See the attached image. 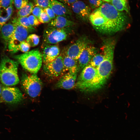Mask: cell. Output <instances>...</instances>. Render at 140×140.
Segmentation results:
<instances>
[{"mask_svg": "<svg viewBox=\"0 0 140 140\" xmlns=\"http://www.w3.org/2000/svg\"><path fill=\"white\" fill-rule=\"evenodd\" d=\"M96 31L111 35L124 30L129 24L127 15L111 4L103 3L92 12L89 20Z\"/></svg>", "mask_w": 140, "mask_h": 140, "instance_id": "1", "label": "cell"}, {"mask_svg": "<svg viewBox=\"0 0 140 140\" xmlns=\"http://www.w3.org/2000/svg\"><path fill=\"white\" fill-rule=\"evenodd\" d=\"M17 62L8 57H4L0 63V81L4 86H10L18 84Z\"/></svg>", "mask_w": 140, "mask_h": 140, "instance_id": "2", "label": "cell"}, {"mask_svg": "<svg viewBox=\"0 0 140 140\" xmlns=\"http://www.w3.org/2000/svg\"><path fill=\"white\" fill-rule=\"evenodd\" d=\"M14 58L23 68L32 74L37 73L41 67L43 62L42 53L37 49L15 55Z\"/></svg>", "mask_w": 140, "mask_h": 140, "instance_id": "3", "label": "cell"}, {"mask_svg": "<svg viewBox=\"0 0 140 140\" xmlns=\"http://www.w3.org/2000/svg\"><path fill=\"white\" fill-rule=\"evenodd\" d=\"M97 73V68L88 64L82 69L78 78L76 86L82 91L92 92L94 81Z\"/></svg>", "mask_w": 140, "mask_h": 140, "instance_id": "4", "label": "cell"}, {"mask_svg": "<svg viewBox=\"0 0 140 140\" xmlns=\"http://www.w3.org/2000/svg\"><path fill=\"white\" fill-rule=\"evenodd\" d=\"M71 27L58 28L48 26L45 30L43 33L44 43L55 44L66 40L71 32Z\"/></svg>", "mask_w": 140, "mask_h": 140, "instance_id": "5", "label": "cell"}, {"mask_svg": "<svg viewBox=\"0 0 140 140\" xmlns=\"http://www.w3.org/2000/svg\"><path fill=\"white\" fill-rule=\"evenodd\" d=\"M21 83L22 88L31 97L35 98L40 94L42 83L36 74L24 75L22 78Z\"/></svg>", "mask_w": 140, "mask_h": 140, "instance_id": "6", "label": "cell"}, {"mask_svg": "<svg viewBox=\"0 0 140 140\" xmlns=\"http://www.w3.org/2000/svg\"><path fill=\"white\" fill-rule=\"evenodd\" d=\"M13 23L16 26L15 29L7 46L9 51L13 53L19 51L20 44L26 39L29 32L23 26Z\"/></svg>", "mask_w": 140, "mask_h": 140, "instance_id": "7", "label": "cell"}, {"mask_svg": "<svg viewBox=\"0 0 140 140\" xmlns=\"http://www.w3.org/2000/svg\"><path fill=\"white\" fill-rule=\"evenodd\" d=\"M43 69L45 73L51 78H56L64 75L67 71L64 66L61 54L52 61L44 64Z\"/></svg>", "mask_w": 140, "mask_h": 140, "instance_id": "8", "label": "cell"}, {"mask_svg": "<svg viewBox=\"0 0 140 140\" xmlns=\"http://www.w3.org/2000/svg\"><path fill=\"white\" fill-rule=\"evenodd\" d=\"M23 95L17 87L4 86L2 87L1 95V103L16 104L22 100Z\"/></svg>", "mask_w": 140, "mask_h": 140, "instance_id": "9", "label": "cell"}, {"mask_svg": "<svg viewBox=\"0 0 140 140\" xmlns=\"http://www.w3.org/2000/svg\"><path fill=\"white\" fill-rule=\"evenodd\" d=\"M87 38L82 37L70 45L63 52L67 56L77 60L82 51L88 45Z\"/></svg>", "mask_w": 140, "mask_h": 140, "instance_id": "10", "label": "cell"}, {"mask_svg": "<svg viewBox=\"0 0 140 140\" xmlns=\"http://www.w3.org/2000/svg\"><path fill=\"white\" fill-rule=\"evenodd\" d=\"M42 47L43 61L44 64L52 61L59 55L60 50L57 45L44 43Z\"/></svg>", "mask_w": 140, "mask_h": 140, "instance_id": "11", "label": "cell"}, {"mask_svg": "<svg viewBox=\"0 0 140 140\" xmlns=\"http://www.w3.org/2000/svg\"><path fill=\"white\" fill-rule=\"evenodd\" d=\"M72 9L73 12L80 19L84 21L89 20L91 13V9L83 2L77 1L72 5Z\"/></svg>", "mask_w": 140, "mask_h": 140, "instance_id": "12", "label": "cell"}, {"mask_svg": "<svg viewBox=\"0 0 140 140\" xmlns=\"http://www.w3.org/2000/svg\"><path fill=\"white\" fill-rule=\"evenodd\" d=\"M77 73L69 72L61 76L56 84V87L59 88L71 89L75 86L77 79Z\"/></svg>", "mask_w": 140, "mask_h": 140, "instance_id": "13", "label": "cell"}, {"mask_svg": "<svg viewBox=\"0 0 140 140\" xmlns=\"http://www.w3.org/2000/svg\"><path fill=\"white\" fill-rule=\"evenodd\" d=\"M96 53V50L95 47L89 45L82 51L77 60L79 71L82 69L89 64Z\"/></svg>", "mask_w": 140, "mask_h": 140, "instance_id": "14", "label": "cell"}, {"mask_svg": "<svg viewBox=\"0 0 140 140\" xmlns=\"http://www.w3.org/2000/svg\"><path fill=\"white\" fill-rule=\"evenodd\" d=\"M55 15L66 17L71 14L67 6L57 0H50L49 5Z\"/></svg>", "mask_w": 140, "mask_h": 140, "instance_id": "15", "label": "cell"}, {"mask_svg": "<svg viewBox=\"0 0 140 140\" xmlns=\"http://www.w3.org/2000/svg\"><path fill=\"white\" fill-rule=\"evenodd\" d=\"M15 27V24L12 22L5 23L1 29L0 36L6 46H8L14 33Z\"/></svg>", "mask_w": 140, "mask_h": 140, "instance_id": "16", "label": "cell"}, {"mask_svg": "<svg viewBox=\"0 0 140 140\" xmlns=\"http://www.w3.org/2000/svg\"><path fill=\"white\" fill-rule=\"evenodd\" d=\"M74 22L68 19L67 18L61 16H57L49 23L48 26L58 28H63L72 27Z\"/></svg>", "mask_w": 140, "mask_h": 140, "instance_id": "17", "label": "cell"}, {"mask_svg": "<svg viewBox=\"0 0 140 140\" xmlns=\"http://www.w3.org/2000/svg\"><path fill=\"white\" fill-rule=\"evenodd\" d=\"M62 55L63 62L67 71L72 73H77L79 71L77 60L71 58L63 52Z\"/></svg>", "mask_w": 140, "mask_h": 140, "instance_id": "18", "label": "cell"}, {"mask_svg": "<svg viewBox=\"0 0 140 140\" xmlns=\"http://www.w3.org/2000/svg\"><path fill=\"white\" fill-rule=\"evenodd\" d=\"M13 11L12 5L6 9H0V31L3 26L11 17Z\"/></svg>", "mask_w": 140, "mask_h": 140, "instance_id": "19", "label": "cell"}, {"mask_svg": "<svg viewBox=\"0 0 140 140\" xmlns=\"http://www.w3.org/2000/svg\"><path fill=\"white\" fill-rule=\"evenodd\" d=\"M110 2L117 10L121 12L125 11L129 13L127 0H111Z\"/></svg>", "mask_w": 140, "mask_h": 140, "instance_id": "20", "label": "cell"}, {"mask_svg": "<svg viewBox=\"0 0 140 140\" xmlns=\"http://www.w3.org/2000/svg\"><path fill=\"white\" fill-rule=\"evenodd\" d=\"M12 22L23 26L29 32H32L35 30L34 27L30 24L27 17H18L14 19Z\"/></svg>", "mask_w": 140, "mask_h": 140, "instance_id": "21", "label": "cell"}, {"mask_svg": "<svg viewBox=\"0 0 140 140\" xmlns=\"http://www.w3.org/2000/svg\"><path fill=\"white\" fill-rule=\"evenodd\" d=\"M34 7L33 4L29 2L25 6L19 10L17 13L18 17H27L32 13Z\"/></svg>", "mask_w": 140, "mask_h": 140, "instance_id": "22", "label": "cell"}, {"mask_svg": "<svg viewBox=\"0 0 140 140\" xmlns=\"http://www.w3.org/2000/svg\"><path fill=\"white\" fill-rule=\"evenodd\" d=\"M104 59V56L102 53H96L93 57L88 64L97 68Z\"/></svg>", "mask_w": 140, "mask_h": 140, "instance_id": "23", "label": "cell"}, {"mask_svg": "<svg viewBox=\"0 0 140 140\" xmlns=\"http://www.w3.org/2000/svg\"><path fill=\"white\" fill-rule=\"evenodd\" d=\"M40 41L39 37L34 34L29 35L26 39V41L31 47H34L37 46Z\"/></svg>", "mask_w": 140, "mask_h": 140, "instance_id": "24", "label": "cell"}, {"mask_svg": "<svg viewBox=\"0 0 140 140\" xmlns=\"http://www.w3.org/2000/svg\"><path fill=\"white\" fill-rule=\"evenodd\" d=\"M29 0H13V3L16 8L19 10L29 3Z\"/></svg>", "mask_w": 140, "mask_h": 140, "instance_id": "25", "label": "cell"}, {"mask_svg": "<svg viewBox=\"0 0 140 140\" xmlns=\"http://www.w3.org/2000/svg\"><path fill=\"white\" fill-rule=\"evenodd\" d=\"M28 19L30 24L33 27L37 26L41 24L38 19L33 15L29 16Z\"/></svg>", "mask_w": 140, "mask_h": 140, "instance_id": "26", "label": "cell"}, {"mask_svg": "<svg viewBox=\"0 0 140 140\" xmlns=\"http://www.w3.org/2000/svg\"><path fill=\"white\" fill-rule=\"evenodd\" d=\"M38 19L41 23H49L51 21L49 17L44 11L41 13Z\"/></svg>", "mask_w": 140, "mask_h": 140, "instance_id": "27", "label": "cell"}, {"mask_svg": "<svg viewBox=\"0 0 140 140\" xmlns=\"http://www.w3.org/2000/svg\"><path fill=\"white\" fill-rule=\"evenodd\" d=\"M36 5L44 8L49 7L50 0H33Z\"/></svg>", "mask_w": 140, "mask_h": 140, "instance_id": "28", "label": "cell"}, {"mask_svg": "<svg viewBox=\"0 0 140 140\" xmlns=\"http://www.w3.org/2000/svg\"><path fill=\"white\" fill-rule=\"evenodd\" d=\"M30 47L26 41H24L20 44L19 50L23 52L26 53L29 52Z\"/></svg>", "mask_w": 140, "mask_h": 140, "instance_id": "29", "label": "cell"}, {"mask_svg": "<svg viewBox=\"0 0 140 140\" xmlns=\"http://www.w3.org/2000/svg\"><path fill=\"white\" fill-rule=\"evenodd\" d=\"M13 3V0H0V9H6Z\"/></svg>", "mask_w": 140, "mask_h": 140, "instance_id": "30", "label": "cell"}, {"mask_svg": "<svg viewBox=\"0 0 140 140\" xmlns=\"http://www.w3.org/2000/svg\"><path fill=\"white\" fill-rule=\"evenodd\" d=\"M90 5L93 9L99 7L102 4V0H89Z\"/></svg>", "mask_w": 140, "mask_h": 140, "instance_id": "31", "label": "cell"}, {"mask_svg": "<svg viewBox=\"0 0 140 140\" xmlns=\"http://www.w3.org/2000/svg\"><path fill=\"white\" fill-rule=\"evenodd\" d=\"M44 11V9L43 8L36 6L34 7L32 13L33 15L36 17L38 19L41 13Z\"/></svg>", "mask_w": 140, "mask_h": 140, "instance_id": "32", "label": "cell"}, {"mask_svg": "<svg viewBox=\"0 0 140 140\" xmlns=\"http://www.w3.org/2000/svg\"><path fill=\"white\" fill-rule=\"evenodd\" d=\"M44 10L48 15L51 20L53 19L55 17V15L52 10L49 7L44 8Z\"/></svg>", "mask_w": 140, "mask_h": 140, "instance_id": "33", "label": "cell"}, {"mask_svg": "<svg viewBox=\"0 0 140 140\" xmlns=\"http://www.w3.org/2000/svg\"><path fill=\"white\" fill-rule=\"evenodd\" d=\"M60 1L65 5L70 6L72 5L77 0H57Z\"/></svg>", "mask_w": 140, "mask_h": 140, "instance_id": "34", "label": "cell"}, {"mask_svg": "<svg viewBox=\"0 0 140 140\" xmlns=\"http://www.w3.org/2000/svg\"><path fill=\"white\" fill-rule=\"evenodd\" d=\"M2 87L1 86V85L0 84V103H1V97L2 91Z\"/></svg>", "mask_w": 140, "mask_h": 140, "instance_id": "35", "label": "cell"}, {"mask_svg": "<svg viewBox=\"0 0 140 140\" xmlns=\"http://www.w3.org/2000/svg\"><path fill=\"white\" fill-rule=\"evenodd\" d=\"M108 2H110L111 0H102Z\"/></svg>", "mask_w": 140, "mask_h": 140, "instance_id": "36", "label": "cell"}, {"mask_svg": "<svg viewBox=\"0 0 140 140\" xmlns=\"http://www.w3.org/2000/svg\"></svg>", "mask_w": 140, "mask_h": 140, "instance_id": "37", "label": "cell"}]
</instances>
